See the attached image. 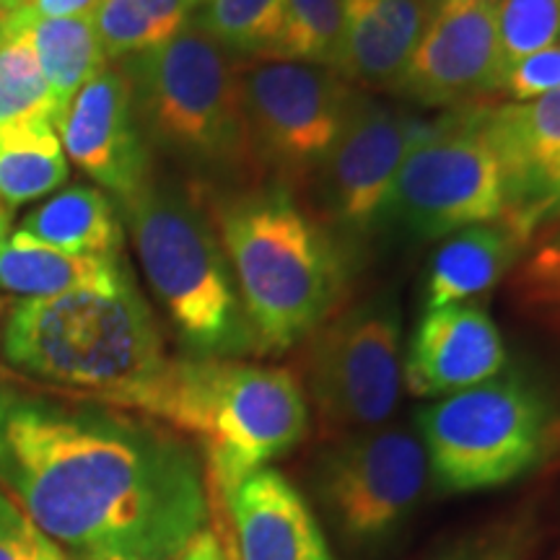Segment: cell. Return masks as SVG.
<instances>
[{
    "instance_id": "6da1fadb",
    "label": "cell",
    "mask_w": 560,
    "mask_h": 560,
    "mask_svg": "<svg viewBox=\"0 0 560 560\" xmlns=\"http://www.w3.org/2000/svg\"><path fill=\"white\" fill-rule=\"evenodd\" d=\"M0 488L73 560H164L208 529L206 470L179 436L0 380Z\"/></svg>"
},
{
    "instance_id": "7a4b0ae2",
    "label": "cell",
    "mask_w": 560,
    "mask_h": 560,
    "mask_svg": "<svg viewBox=\"0 0 560 560\" xmlns=\"http://www.w3.org/2000/svg\"><path fill=\"white\" fill-rule=\"evenodd\" d=\"M0 353L60 395L138 412H149L172 366L132 280L115 293L16 299L0 322Z\"/></svg>"
},
{
    "instance_id": "3957f363",
    "label": "cell",
    "mask_w": 560,
    "mask_h": 560,
    "mask_svg": "<svg viewBox=\"0 0 560 560\" xmlns=\"http://www.w3.org/2000/svg\"><path fill=\"white\" fill-rule=\"evenodd\" d=\"M255 353H283L325 325L346 289L338 244L289 187L223 195L210 208Z\"/></svg>"
},
{
    "instance_id": "277c9868",
    "label": "cell",
    "mask_w": 560,
    "mask_h": 560,
    "mask_svg": "<svg viewBox=\"0 0 560 560\" xmlns=\"http://www.w3.org/2000/svg\"><path fill=\"white\" fill-rule=\"evenodd\" d=\"M115 66L128 75L151 153L206 185H257L265 177L244 117L242 62L206 32L190 24L164 45Z\"/></svg>"
},
{
    "instance_id": "5b68a950",
    "label": "cell",
    "mask_w": 560,
    "mask_h": 560,
    "mask_svg": "<svg viewBox=\"0 0 560 560\" xmlns=\"http://www.w3.org/2000/svg\"><path fill=\"white\" fill-rule=\"evenodd\" d=\"M145 416L200 441L208 493L221 506L310 429V402L289 369L198 355L172 361Z\"/></svg>"
},
{
    "instance_id": "8992f818",
    "label": "cell",
    "mask_w": 560,
    "mask_h": 560,
    "mask_svg": "<svg viewBox=\"0 0 560 560\" xmlns=\"http://www.w3.org/2000/svg\"><path fill=\"white\" fill-rule=\"evenodd\" d=\"M153 296L198 359L255 350L213 221L172 182L151 177L117 202Z\"/></svg>"
},
{
    "instance_id": "52a82bcc",
    "label": "cell",
    "mask_w": 560,
    "mask_h": 560,
    "mask_svg": "<svg viewBox=\"0 0 560 560\" xmlns=\"http://www.w3.org/2000/svg\"><path fill=\"white\" fill-rule=\"evenodd\" d=\"M429 475L441 490L472 493L506 486L548 457L556 412L520 376H495L420 410Z\"/></svg>"
},
{
    "instance_id": "ba28073f",
    "label": "cell",
    "mask_w": 560,
    "mask_h": 560,
    "mask_svg": "<svg viewBox=\"0 0 560 560\" xmlns=\"http://www.w3.org/2000/svg\"><path fill=\"white\" fill-rule=\"evenodd\" d=\"M301 371L322 436L348 439L387 423L402 387L395 301L376 296L319 325L306 338Z\"/></svg>"
},
{
    "instance_id": "9c48e42d",
    "label": "cell",
    "mask_w": 560,
    "mask_h": 560,
    "mask_svg": "<svg viewBox=\"0 0 560 560\" xmlns=\"http://www.w3.org/2000/svg\"><path fill=\"white\" fill-rule=\"evenodd\" d=\"M501 164L475 120V107L436 120L402 161L392 185L382 226H397L412 240H441L462 229L503 219Z\"/></svg>"
},
{
    "instance_id": "30bf717a",
    "label": "cell",
    "mask_w": 560,
    "mask_h": 560,
    "mask_svg": "<svg viewBox=\"0 0 560 560\" xmlns=\"http://www.w3.org/2000/svg\"><path fill=\"white\" fill-rule=\"evenodd\" d=\"M242 104L252 145L276 185L317 177L338 143L355 89L332 68L289 60L242 62Z\"/></svg>"
},
{
    "instance_id": "8fae6325",
    "label": "cell",
    "mask_w": 560,
    "mask_h": 560,
    "mask_svg": "<svg viewBox=\"0 0 560 560\" xmlns=\"http://www.w3.org/2000/svg\"><path fill=\"white\" fill-rule=\"evenodd\" d=\"M429 478L423 441L392 425L340 439L319 467V493L350 542L374 545L408 520Z\"/></svg>"
},
{
    "instance_id": "7c38bea8",
    "label": "cell",
    "mask_w": 560,
    "mask_h": 560,
    "mask_svg": "<svg viewBox=\"0 0 560 560\" xmlns=\"http://www.w3.org/2000/svg\"><path fill=\"white\" fill-rule=\"evenodd\" d=\"M433 128L436 122L355 91L338 143L317 174L335 226L350 236L380 229L402 161Z\"/></svg>"
},
{
    "instance_id": "4fadbf2b",
    "label": "cell",
    "mask_w": 560,
    "mask_h": 560,
    "mask_svg": "<svg viewBox=\"0 0 560 560\" xmlns=\"http://www.w3.org/2000/svg\"><path fill=\"white\" fill-rule=\"evenodd\" d=\"M495 0H446L433 13L395 94L423 107L465 109L503 91Z\"/></svg>"
},
{
    "instance_id": "5bb4252c",
    "label": "cell",
    "mask_w": 560,
    "mask_h": 560,
    "mask_svg": "<svg viewBox=\"0 0 560 560\" xmlns=\"http://www.w3.org/2000/svg\"><path fill=\"white\" fill-rule=\"evenodd\" d=\"M475 120L501 164V221L529 244L560 223V89L522 104H475Z\"/></svg>"
},
{
    "instance_id": "9a60e30c",
    "label": "cell",
    "mask_w": 560,
    "mask_h": 560,
    "mask_svg": "<svg viewBox=\"0 0 560 560\" xmlns=\"http://www.w3.org/2000/svg\"><path fill=\"white\" fill-rule=\"evenodd\" d=\"M58 136L66 156L117 202L153 177L151 149L138 128L130 81L117 66L102 68L73 96L58 122Z\"/></svg>"
},
{
    "instance_id": "2e32d148",
    "label": "cell",
    "mask_w": 560,
    "mask_h": 560,
    "mask_svg": "<svg viewBox=\"0 0 560 560\" xmlns=\"http://www.w3.org/2000/svg\"><path fill=\"white\" fill-rule=\"evenodd\" d=\"M506 348L495 322L475 301L429 310L410 338L402 380L416 397H446L495 380Z\"/></svg>"
},
{
    "instance_id": "e0dca14e",
    "label": "cell",
    "mask_w": 560,
    "mask_h": 560,
    "mask_svg": "<svg viewBox=\"0 0 560 560\" xmlns=\"http://www.w3.org/2000/svg\"><path fill=\"white\" fill-rule=\"evenodd\" d=\"M223 509L231 522L229 560H335L310 503L278 470L249 475Z\"/></svg>"
},
{
    "instance_id": "ac0fdd59",
    "label": "cell",
    "mask_w": 560,
    "mask_h": 560,
    "mask_svg": "<svg viewBox=\"0 0 560 560\" xmlns=\"http://www.w3.org/2000/svg\"><path fill=\"white\" fill-rule=\"evenodd\" d=\"M436 9L433 0H346L332 70L350 86L395 94Z\"/></svg>"
},
{
    "instance_id": "d6986e66",
    "label": "cell",
    "mask_w": 560,
    "mask_h": 560,
    "mask_svg": "<svg viewBox=\"0 0 560 560\" xmlns=\"http://www.w3.org/2000/svg\"><path fill=\"white\" fill-rule=\"evenodd\" d=\"M527 242L503 221L462 229L433 252L425 278V312L467 304L493 289L520 260Z\"/></svg>"
},
{
    "instance_id": "ffe728a7",
    "label": "cell",
    "mask_w": 560,
    "mask_h": 560,
    "mask_svg": "<svg viewBox=\"0 0 560 560\" xmlns=\"http://www.w3.org/2000/svg\"><path fill=\"white\" fill-rule=\"evenodd\" d=\"M130 280L122 257L66 255L13 234L0 240V293L16 299H50L73 291L115 293Z\"/></svg>"
},
{
    "instance_id": "44dd1931",
    "label": "cell",
    "mask_w": 560,
    "mask_h": 560,
    "mask_svg": "<svg viewBox=\"0 0 560 560\" xmlns=\"http://www.w3.org/2000/svg\"><path fill=\"white\" fill-rule=\"evenodd\" d=\"M13 236L66 255L120 257L122 223L115 202L100 187L73 185L21 219Z\"/></svg>"
},
{
    "instance_id": "7402d4cb",
    "label": "cell",
    "mask_w": 560,
    "mask_h": 560,
    "mask_svg": "<svg viewBox=\"0 0 560 560\" xmlns=\"http://www.w3.org/2000/svg\"><path fill=\"white\" fill-rule=\"evenodd\" d=\"M68 174V156L52 122L0 130V206L5 210L55 192Z\"/></svg>"
},
{
    "instance_id": "603a6c76",
    "label": "cell",
    "mask_w": 560,
    "mask_h": 560,
    "mask_svg": "<svg viewBox=\"0 0 560 560\" xmlns=\"http://www.w3.org/2000/svg\"><path fill=\"white\" fill-rule=\"evenodd\" d=\"M32 42L60 122L73 96L109 62L96 39L91 16L32 21Z\"/></svg>"
},
{
    "instance_id": "cb8c5ba5",
    "label": "cell",
    "mask_w": 560,
    "mask_h": 560,
    "mask_svg": "<svg viewBox=\"0 0 560 560\" xmlns=\"http://www.w3.org/2000/svg\"><path fill=\"white\" fill-rule=\"evenodd\" d=\"M32 122L58 125L50 86L37 62L32 19L0 21V130Z\"/></svg>"
},
{
    "instance_id": "d4e9b609",
    "label": "cell",
    "mask_w": 560,
    "mask_h": 560,
    "mask_svg": "<svg viewBox=\"0 0 560 560\" xmlns=\"http://www.w3.org/2000/svg\"><path fill=\"white\" fill-rule=\"evenodd\" d=\"M285 0H202L192 24L240 62L272 60L283 34Z\"/></svg>"
},
{
    "instance_id": "484cf974",
    "label": "cell",
    "mask_w": 560,
    "mask_h": 560,
    "mask_svg": "<svg viewBox=\"0 0 560 560\" xmlns=\"http://www.w3.org/2000/svg\"><path fill=\"white\" fill-rule=\"evenodd\" d=\"M346 0H285L283 34L272 60L332 68L342 39Z\"/></svg>"
},
{
    "instance_id": "4316f807",
    "label": "cell",
    "mask_w": 560,
    "mask_h": 560,
    "mask_svg": "<svg viewBox=\"0 0 560 560\" xmlns=\"http://www.w3.org/2000/svg\"><path fill=\"white\" fill-rule=\"evenodd\" d=\"M501 58L506 70L560 42V0H495Z\"/></svg>"
},
{
    "instance_id": "83f0119b",
    "label": "cell",
    "mask_w": 560,
    "mask_h": 560,
    "mask_svg": "<svg viewBox=\"0 0 560 560\" xmlns=\"http://www.w3.org/2000/svg\"><path fill=\"white\" fill-rule=\"evenodd\" d=\"M0 560H70L0 488Z\"/></svg>"
},
{
    "instance_id": "f1b7e54d",
    "label": "cell",
    "mask_w": 560,
    "mask_h": 560,
    "mask_svg": "<svg viewBox=\"0 0 560 560\" xmlns=\"http://www.w3.org/2000/svg\"><path fill=\"white\" fill-rule=\"evenodd\" d=\"M560 89V42L552 47H545L540 52H532L527 58L514 62L506 70L503 91L509 100L516 104L540 100L545 94Z\"/></svg>"
},
{
    "instance_id": "f546056e",
    "label": "cell",
    "mask_w": 560,
    "mask_h": 560,
    "mask_svg": "<svg viewBox=\"0 0 560 560\" xmlns=\"http://www.w3.org/2000/svg\"><path fill=\"white\" fill-rule=\"evenodd\" d=\"M200 3L202 0H138V5L156 30L159 45L177 37L185 26H190Z\"/></svg>"
},
{
    "instance_id": "4dcf8cb0",
    "label": "cell",
    "mask_w": 560,
    "mask_h": 560,
    "mask_svg": "<svg viewBox=\"0 0 560 560\" xmlns=\"http://www.w3.org/2000/svg\"><path fill=\"white\" fill-rule=\"evenodd\" d=\"M96 0H0V21L9 16L24 19H75L91 16Z\"/></svg>"
},
{
    "instance_id": "1f68e13d",
    "label": "cell",
    "mask_w": 560,
    "mask_h": 560,
    "mask_svg": "<svg viewBox=\"0 0 560 560\" xmlns=\"http://www.w3.org/2000/svg\"><path fill=\"white\" fill-rule=\"evenodd\" d=\"M556 276H560V223L548 231V236H542L535 255L522 265L516 283H537Z\"/></svg>"
},
{
    "instance_id": "d6a6232c",
    "label": "cell",
    "mask_w": 560,
    "mask_h": 560,
    "mask_svg": "<svg viewBox=\"0 0 560 560\" xmlns=\"http://www.w3.org/2000/svg\"><path fill=\"white\" fill-rule=\"evenodd\" d=\"M516 289H520L524 304L540 306V310L560 319V276L537 280V283H516Z\"/></svg>"
},
{
    "instance_id": "836d02e7",
    "label": "cell",
    "mask_w": 560,
    "mask_h": 560,
    "mask_svg": "<svg viewBox=\"0 0 560 560\" xmlns=\"http://www.w3.org/2000/svg\"><path fill=\"white\" fill-rule=\"evenodd\" d=\"M164 560H229V552L221 537L213 529H206L187 548H182L177 556Z\"/></svg>"
},
{
    "instance_id": "e575fe53",
    "label": "cell",
    "mask_w": 560,
    "mask_h": 560,
    "mask_svg": "<svg viewBox=\"0 0 560 560\" xmlns=\"http://www.w3.org/2000/svg\"><path fill=\"white\" fill-rule=\"evenodd\" d=\"M439 560H516V556L503 542H475Z\"/></svg>"
},
{
    "instance_id": "d590c367",
    "label": "cell",
    "mask_w": 560,
    "mask_h": 560,
    "mask_svg": "<svg viewBox=\"0 0 560 560\" xmlns=\"http://www.w3.org/2000/svg\"><path fill=\"white\" fill-rule=\"evenodd\" d=\"M9 221H11V210H5L3 206H0V240L9 234Z\"/></svg>"
},
{
    "instance_id": "8d00e7d4",
    "label": "cell",
    "mask_w": 560,
    "mask_h": 560,
    "mask_svg": "<svg viewBox=\"0 0 560 560\" xmlns=\"http://www.w3.org/2000/svg\"><path fill=\"white\" fill-rule=\"evenodd\" d=\"M433 3H436V5H441V3H446V0H433Z\"/></svg>"
}]
</instances>
